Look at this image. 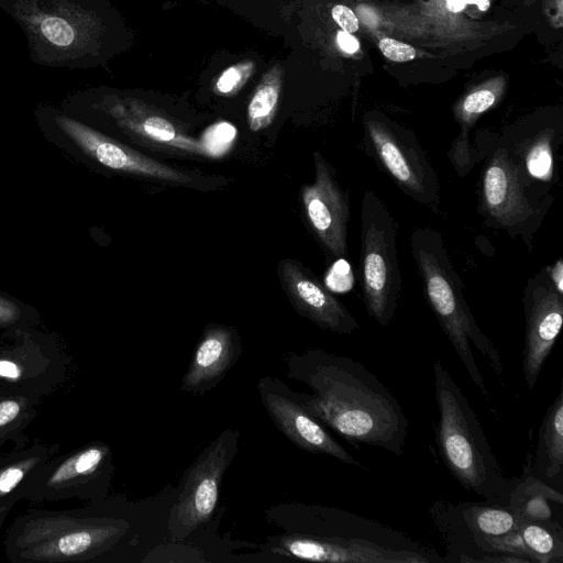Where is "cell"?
Segmentation results:
<instances>
[{
    "label": "cell",
    "mask_w": 563,
    "mask_h": 563,
    "mask_svg": "<svg viewBox=\"0 0 563 563\" xmlns=\"http://www.w3.org/2000/svg\"><path fill=\"white\" fill-rule=\"evenodd\" d=\"M109 112L122 126L148 142L196 155L212 156L205 141L183 133L164 117L148 114L141 118L136 112L128 111L120 103L110 107Z\"/></svg>",
    "instance_id": "ffe728a7"
},
{
    "label": "cell",
    "mask_w": 563,
    "mask_h": 563,
    "mask_svg": "<svg viewBox=\"0 0 563 563\" xmlns=\"http://www.w3.org/2000/svg\"><path fill=\"white\" fill-rule=\"evenodd\" d=\"M536 465L540 474L554 479L563 467V389L548 408L542 420L538 445L536 450Z\"/></svg>",
    "instance_id": "7402d4cb"
},
{
    "label": "cell",
    "mask_w": 563,
    "mask_h": 563,
    "mask_svg": "<svg viewBox=\"0 0 563 563\" xmlns=\"http://www.w3.org/2000/svg\"><path fill=\"white\" fill-rule=\"evenodd\" d=\"M24 29L35 59L52 65H75L85 53L92 19L78 0H7Z\"/></svg>",
    "instance_id": "52a82bcc"
},
{
    "label": "cell",
    "mask_w": 563,
    "mask_h": 563,
    "mask_svg": "<svg viewBox=\"0 0 563 563\" xmlns=\"http://www.w3.org/2000/svg\"><path fill=\"white\" fill-rule=\"evenodd\" d=\"M67 365L66 356L38 345L0 349V391L38 401L64 382Z\"/></svg>",
    "instance_id": "2e32d148"
},
{
    "label": "cell",
    "mask_w": 563,
    "mask_h": 563,
    "mask_svg": "<svg viewBox=\"0 0 563 563\" xmlns=\"http://www.w3.org/2000/svg\"><path fill=\"white\" fill-rule=\"evenodd\" d=\"M58 451V443L35 442L0 455V503L16 504L23 499L27 479Z\"/></svg>",
    "instance_id": "d6986e66"
},
{
    "label": "cell",
    "mask_w": 563,
    "mask_h": 563,
    "mask_svg": "<svg viewBox=\"0 0 563 563\" xmlns=\"http://www.w3.org/2000/svg\"><path fill=\"white\" fill-rule=\"evenodd\" d=\"M552 137L544 135L531 143L525 148V154L520 158L528 174L545 180L553 174V147Z\"/></svg>",
    "instance_id": "cb8c5ba5"
},
{
    "label": "cell",
    "mask_w": 563,
    "mask_h": 563,
    "mask_svg": "<svg viewBox=\"0 0 563 563\" xmlns=\"http://www.w3.org/2000/svg\"><path fill=\"white\" fill-rule=\"evenodd\" d=\"M466 4H474L477 0H464Z\"/></svg>",
    "instance_id": "e575fe53"
},
{
    "label": "cell",
    "mask_w": 563,
    "mask_h": 563,
    "mask_svg": "<svg viewBox=\"0 0 563 563\" xmlns=\"http://www.w3.org/2000/svg\"><path fill=\"white\" fill-rule=\"evenodd\" d=\"M369 154L398 188L412 200L438 211L440 181L419 141L412 133L378 119L365 122Z\"/></svg>",
    "instance_id": "30bf717a"
},
{
    "label": "cell",
    "mask_w": 563,
    "mask_h": 563,
    "mask_svg": "<svg viewBox=\"0 0 563 563\" xmlns=\"http://www.w3.org/2000/svg\"><path fill=\"white\" fill-rule=\"evenodd\" d=\"M56 123L78 147L106 167L179 185L191 181L184 172L152 159L71 118L57 117Z\"/></svg>",
    "instance_id": "9a60e30c"
},
{
    "label": "cell",
    "mask_w": 563,
    "mask_h": 563,
    "mask_svg": "<svg viewBox=\"0 0 563 563\" xmlns=\"http://www.w3.org/2000/svg\"><path fill=\"white\" fill-rule=\"evenodd\" d=\"M336 41L339 46L349 54L355 53L360 47L358 41L353 35H351V33L345 31L338 32Z\"/></svg>",
    "instance_id": "4dcf8cb0"
},
{
    "label": "cell",
    "mask_w": 563,
    "mask_h": 563,
    "mask_svg": "<svg viewBox=\"0 0 563 563\" xmlns=\"http://www.w3.org/2000/svg\"><path fill=\"white\" fill-rule=\"evenodd\" d=\"M20 309L13 302L0 297V327L18 321Z\"/></svg>",
    "instance_id": "f1b7e54d"
},
{
    "label": "cell",
    "mask_w": 563,
    "mask_h": 563,
    "mask_svg": "<svg viewBox=\"0 0 563 563\" xmlns=\"http://www.w3.org/2000/svg\"><path fill=\"white\" fill-rule=\"evenodd\" d=\"M103 499L91 500L80 508L27 509L7 531V559L13 563L102 560L119 547L130 530L125 518L102 507Z\"/></svg>",
    "instance_id": "3957f363"
},
{
    "label": "cell",
    "mask_w": 563,
    "mask_h": 563,
    "mask_svg": "<svg viewBox=\"0 0 563 563\" xmlns=\"http://www.w3.org/2000/svg\"><path fill=\"white\" fill-rule=\"evenodd\" d=\"M240 437L236 429L223 430L183 474L167 522L174 541L185 540L211 518L222 479L238 452Z\"/></svg>",
    "instance_id": "9c48e42d"
},
{
    "label": "cell",
    "mask_w": 563,
    "mask_h": 563,
    "mask_svg": "<svg viewBox=\"0 0 563 563\" xmlns=\"http://www.w3.org/2000/svg\"><path fill=\"white\" fill-rule=\"evenodd\" d=\"M296 530L268 537L262 550L329 563H434L438 552L382 522L354 512L296 505Z\"/></svg>",
    "instance_id": "7a4b0ae2"
},
{
    "label": "cell",
    "mask_w": 563,
    "mask_h": 563,
    "mask_svg": "<svg viewBox=\"0 0 563 563\" xmlns=\"http://www.w3.org/2000/svg\"><path fill=\"white\" fill-rule=\"evenodd\" d=\"M427 301L454 347L470 378L488 398V390L476 364L471 342L504 379L501 356L493 341L482 331L463 295V284L452 264L442 234L431 228H417L410 236Z\"/></svg>",
    "instance_id": "5b68a950"
},
{
    "label": "cell",
    "mask_w": 563,
    "mask_h": 563,
    "mask_svg": "<svg viewBox=\"0 0 563 563\" xmlns=\"http://www.w3.org/2000/svg\"><path fill=\"white\" fill-rule=\"evenodd\" d=\"M114 470L111 448L92 441L45 462L25 483L23 499L36 504L100 500L108 495Z\"/></svg>",
    "instance_id": "ba28073f"
},
{
    "label": "cell",
    "mask_w": 563,
    "mask_h": 563,
    "mask_svg": "<svg viewBox=\"0 0 563 563\" xmlns=\"http://www.w3.org/2000/svg\"><path fill=\"white\" fill-rule=\"evenodd\" d=\"M278 274L294 308L318 327L340 334H352L360 328L350 311L316 276L289 258L280 261Z\"/></svg>",
    "instance_id": "e0dca14e"
},
{
    "label": "cell",
    "mask_w": 563,
    "mask_h": 563,
    "mask_svg": "<svg viewBox=\"0 0 563 563\" xmlns=\"http://www.w3.org/2000/svg\"><path fill=\"white\" fill-rule=\"evenodd\" d=\"M15 504L0 503V530Z\"/></svg>",
    "instance_id": "1f68e13d"
},
{
    "label": "cell",
    "mask_w": 563,
    "mask_h": 563,
    "mask_svg": "<svg viewBox=\"0 0 563 563\" xmlns=\"http://www.w3.org/2000/svg\"><path fill=\"white\" fill-rule=\"evenodd\" d=\"M278 101V90L273 85H262L254 93L247 110L249 125L260 131L272 122Z\"/></svg>",
    "instance_id": "d4e9b609"
},
{
    "label": "cell",
    "mask_w": 563,
    "mask_h": 563,
    "mask_svg": "<svg viewBox=\"0 0 563 563\" xmlns=\"http://www.w3.org/2000/svg\"><path fill=\"white\" fill-rule=\"evenodd\" d=\"M476 4L481 11H486L489 8V0H477Z\"/></svg>",
    "instance_id": "836d02e7"
},
{
    "label": "cell",
    "mask_w": 563,
    "mask_h": 563,
    "mask_svg": "<svg viewBox=\"0 0 563 563\" xmlns=\"http://www.w3.org/2000/svg\"><path fill=\"white\" fill-rule=\"evenodd\" d=\"M464 0H446V7L451 12H460L465 8Z\"/></svg>",
    "instance_id": "d6a6232c"
},
{
    "label": "cell",
    "mask_w": 563,
    "mask_h": 563,
    "mask_svg": "<svg viewBox=\"0 0 563 563\" xmlns=\"http://www.w3.org/2000/svg\"><path fill=\"white\" fill-rule=\"evenodd\" d=\"M287 377L303 383L311 394L294 397L323 426L352 444L404 454L408 419L397 398L362 363L310 349L284 358Z\"/></svg>",
    "instance_id": "6da1fadb"
},
{
    "label": "cell",
    "mask_w": 563,
    "mask_h": 563,
    "mask_svg": "<svg viewBox=\"0 0 563 563\" xmlns=\"http://www.w3.org/2000/svg\"><path fill=\"white\" fill-rule=\"evenodd\" d=\"M527 174L520 158L507 147H497L482 170L481 209L489 227L521 235L529 243L543 214L526 195Z\"/></svg>",
    "instance_id": "8fae6325"
},
{
    "label": "cell",
    "mask_w": 563,
    "mask_h": 563,
    "mask_svg": "<svg viewBox=\"0 0 563 563\" xmlns=\"http://www.w3.org/2000/svg\"><path fill=\"white\" fill-rule=\"evenodd\" d=\"M242 343L234 328L210 324L197 342L180 390L202 395L213 389L236 364Z\"/></svg>",
    "instance_id": "ac0fdd59"
},
{
    "label": "cell",
    "mask_w": 563,
    "mask_h": 563,
    "mask_svg": "<svg viewBox=\"0 0 563 563\" xmlns=\"http://www.w3.org/2000/svg\"><path fill=\"white\" fill-rule=\"evenodd\" d=\"M397 234L387 206L373 190H366L361 206L362 289L368 316L383 327L395 317L402 286Z\"/></svg>",
    "instance_id": "8992f818"
},
{
    "label": "cell",
    "mask_w": 563,
    "mask_h": 563,
    "mask_svg": "<svg viewBox=\"0 0 563 563\" xmlns=\"http://www.w3.org/2000/svg\"><path fill=\"white\" fill-rule=\"evenodd\" d=\"M526 336L522 371L533 389L563 323V294L551 283L545 267L529 278L523 291Z\"/></svg>",
    "instance_id": "4fadbf2b"
},
{
    "label": "cell",
    "mask_w": 563,
    "mask_h": 563,
    "mask_svg": "<svg viewBox=\"0 0 563 563\" xmlns=\"http://www.w3.org/2000/svg\"><path fill=\"white\" fill-rule=\"evenodd\" d=\"M548 276L556 288V290L563 294V263L562 260H558L552 266L545 267Z\"/></svg>",
    "instance_id": "f546056e"
},
{
    "label": "cell",
    "mask_w": 563,
    "mask_h": 563,
    "mask_svg": "<svg viewBox=\"0 0 563 563\" xmlns=\"http://www.w3.org/2000/svg\"><path fill=\"white\" fill-rule=\"evenodd\" d=\"M439 420L435 442L452 476L485 503L507 505L517 479L505 477L481 422L440 360L433 362Z\"/></svg>",
    "instance_id": "277c9868"
},
{
    "label": "cell",
    "mask_w": 563,
    "mask_h": 563,
    "mask_svg": "<svg viewBox=\"0 0 563 563\" xmlns=\"http://www.w3.org/2000/svg\"><path fill=\"white\" fill-rule=\"evenodd\" d=\"M383 55L393 62H409L416 57V51L409 44L384 37L378 42Z\"/></svg>",
    "instance_id": "484cf974"
},
{
    "label": "cell",
    "mask_w": 563,
    "mask_h": 563,
    "mask_svg": "<svg viewBox=\"0 0 563 563\" xmlns=\"http://www.w3.org/2000/svg\"><path fill=\"white\" fill-rule=\"evenodd\" d=\"M314 180L301 188L307 220L323 247L341 260L346 254L350 203L333 167L319 153L313 154Z\"/></svg>",
    "instance_id": "5bb4252c"
},
{
    "label": "cell",
    "mask_w": 563,
    "mask_h": 563,
    "mask_svg": "<svg viewBox=\"0 0 563 563\" xmlns=\"http://www.w3.org/2000/svg\"><path fill=\"white\" fill-rule=\"evenodd\" d=\"M37 400L0 391V446L9 441L14 446L29 444L26 429L36 416Z\"/></svg>",
    "instance_id": "603a6c76"
},
{
    "label": "cell",
    "mask_w": 563,
    "mask_h": 563,
    "mask_svg": "<svg viewBox=\"0 0 563 563\" xmlns=\"http://www.w3.org/2000/svg\"><path fill=\"white\" fill-rule=\"evenodd\" d=\"M332 16L342 27V31L354 33L358 29V21L354 12L345 5L338 4L332 9Z\"/></svg>",
    "instance_id": "4316f807"
},
{
    "label": "cell",
    "mask_w": 563,
    "mask_h": 563,
    "mask_svg": "<svg viewBox=\"0 0 563 563\" xmlns=\"http://www.w3.org/2000/svg\"><path fill=\"white\" fill-rule=\"evenodd\" d=\"M528 472L515 484L507 506L521 520L556 521L553 518L552 505L561 506V493L547 485L540 478Z\"/></svg>",
    "instance_id": "44dd1931"
},
{
    "label": "cell",
    "mask_w": 563,
    "mask_h": 563,
    "mask_svg": "<svg viewBox=\"0 0 563 563\" xmlns=\"http://www.w3.org/2000/svg\"><path fill=\"white\" fill-rule=\"evenodd\" d=\"M241 80L240 71L234 68H228L218 79L217 89L222 93L231 92Z\"/></svg>",
    "instance_id": "83f0119b"
},
{
    "label": "cell",
    "mask_w": 563,
    "mask_h": 563,
    "mask_svg": "<svg viewBox=\"0 0 563 563\" xmlns=\"http://www.w3.org/2000/svg\"><path fill=\"white\" fill-rule=\"evenodd\" d=\"M257 390L275 427L297 448L310 453L327 454L343 463L367 470L301 406L284 382L264 376L257 383Z\"/></svg>",
    "instance_id": "7c38bea8"
}]
</instances>
